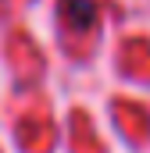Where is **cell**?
Returning a JSON list of instances; mask_svg holds the SVG:
<instances>
[{"label":"cell","instance_id":"6da1fadb","mask_svg":"<svg viewBox=\"0 0 150 153\" xmlns=\"http://www.w3.org/2000/svg\"><path fill=\"white\" fill-rule=\"evenodd\" d=\"M61 11H64L72 29H86L93 22V4L89 0H61Z\"/></svg>","mask_w":150,"mask_h":153}]
</instances>
